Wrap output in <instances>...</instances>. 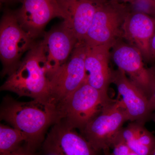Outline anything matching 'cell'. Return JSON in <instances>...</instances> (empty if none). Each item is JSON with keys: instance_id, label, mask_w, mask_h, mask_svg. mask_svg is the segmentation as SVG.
<instances>
[{"instance_id": "1", "label": "cell", "mask_w": 155, "mask_h": 155, "mask_svg": "<svg viewBox=\"0 0 155 155\" xmlns=\"http://www.w3.org/2000/svg\"><path fill=\"white\" fill-rule=\"evenodd\" d=\"M0 117L21 131L26 138L24 145L35 152L44 141L47 128L58 122L57 108L52 103L38 100L23 102L9 97L4 100Z\"/></svg>"}, {"instance_id": "2", "label": "cell", "mask_w": 155, "mask_h": 155, "mask_svg": "<svg viewBox=\"0 0 155 155\" xmlns=\"http://www.w3.org/2000/svg\"><path fill=\"white\" fill-rule=\"evenodd\" d=\"M50 85L41 41L34 44L27 51L25 58L9 74L1 90L51 103Z\"/></svg>"}, {"instance_id": "3", "label": "cell", "mask_w": 155, "mask_h": 155, "mask_svg": "<svg viewBox=\"0 0 155 155\" xmlns=\"http://www.w3.org/2000/svg\"><path fill=\"white\" fill-rule=\"evenodd\" d=\"M113 101L85 81L57 106L58 122H64L72 128L82 131Z\"/></svg>"}, {"instance_id": "4", "label": "cell", "mask_w": 155, "mask_h": 155, "mask_svg": "<svg viewBox=\"0 0 155 155\" xmlns=\"http://www.w3.org/2000/svg\"><path fill=\"white\" fill-rule=\"evenodd\" d=\"M130 12L123 3L101 0L84 41L88 47H112L122 38V26Z\"/></svg>"}, {"instance_id": "5", "label": "cell", "mask_w": 155, "mask_h": 155, "mask_svg": "<svg viewBox=\"0 0 155 155\" xmlns=\"http://www.w3.org/2000/svg\"><path fill=\"white\" fill-rule=\"evenodd\" d=\"M127 121V112L118 97L89 122L81 131L82 135L97 151L110 150Z\"/></svg>"}, {"instance_id": "6", "label": "cell", "mask_w": 155, "mask_h": 155, "mask_svg": "<svg viewBox=\"0 0 155 155\" xmlns=\"http://www.w3.org/2000/svg\"><path fill=\"white\" fill-rule=\"evenodd\" d=\"M33 40L19 25L16 13L6 11L0 24V57L4 75H9L17 67L22 55L34 45Z\"/></svg>"}, {"instance_id": "7", "label": "cell", "mask_w": 155, "mask_h": 155, "mask_svg": "<svg viewBox=\"0 0 155 155\" xmlns=\"http://www.w3.org/2000/svg\"><path fill=\"white\" fill-rule=\"evenodd\" d=\"M87 51L84 41L78 42L69 59L50 78V99L56 107L86 81Z\"/></svg>"}, {"instance_id": "8", "label": "cell", "mask_w": 155, "mask_h": 155, "mask_svg": "<svg viewBox=\"0 0 155 155\" xmlns=\"http://www.w3.org/2000/svg\"><path fill=\"white\" fill-rule=\"evenodd\" d=\"M110 57L119 69L150 99L155 84V72L145 67L140 51L119 40L112 47Z\"/></svg>"}, {"instance_id": "9", "label": "cell", "mask_w": 155, "mask_h": 155, "mask_svg": "<svg viewBox=\"0 0 155 155\" xmlns=\"http://www.w3.org/2000/svg\"><path fill=\"white\" fill-rule=\"evenodd\" d=\"M22 7L15 13L19 25L33 39L53 18L65 19L58 0H22Z\"/></svg>"}, {"instance_id": "10", "label": "cell", "mask_w": 155, "mask_h": 155, "mask_svg": "<svg viewBox=\"0 0 155 155\" xmlns=\"http://www.w3.org/2000/svg\"><path fill=\"white\" fill-rule=\"evenodd\" d=\"M112 83L117 87L129 121L144 124L153 112L147 96L119 68L112 70Z\"/></svg>"}, {"instance_id": "11", "label": "cell", "mask_w": 155, "mask_h": 155, "mask_svg": "<svg viewBox=\"0 0 155 155\" xmlns=\"http://www.w3.org/2000/svg\"><path fill=\"white\" fill-rule=\"evenodd\" d=\"M41 43L48 76L50 79L68 60L78 41L62 24L46 33Z\"/></svg>"}, {"instance_id": "12", "label": "cell", "mask_w": 155, "mask_h": 155, "mask_svg": "<svg viewBox=\"0 0 155 155\" xmlns=\"http://www.w3.org/2000/svg\"><path fill=\"white\" fill-rule=\"evenodd\" d=\"M101 0H58L65 14L63 25L84 41Z\"/></svg>"}, {"instance_id": "13", "label": "cell", "mask_w": 155, "mask_h": 155, "mask_svg": "<svg viewBox=\"0 0 155 155\" xmlns=\"http://www.w3.org/2000/svg\"><path fill=\"white\" fill-rule=\"evenodd\" d=\"M155 29V18L143 13L129 12L122 26V38L138 49L150 62V45Z\"/></svg>"}, {"instance_id": "14", "label": "cell", "mask_w": 155, "mask_h": 155, "mask_svg": "<svg viewBox=\"0 0 155 155\" xmlns=\"http://www.w3.org/2000/svg\"><path fill=\"white\" fill-rule=\"evenodd\" d=\"M111 48L107 45L87 46L85 60V81L107 97L112 83V70L109 66Z\"/></svg>"}, {"instance_id": "15", "label": "cell", "mask_w": 155, "mask_h": 155, "mask_svg": "<svg viewBox=\"0 0 155 155\" xmlns=\"http://www.w3.org/2000/svg\"><path fill=\"white\" fill-rule=\"evenodd\" d=\"M63 122L54 124L44 142L64 155H97L99 152L82 135Z\"/></svg>"}, {"instance_id": "16", "label": "cell", "mask_w": 155, "mask_h": 155, "mask_svg": "<svg viewBox=\"0 0 155 155\" xmlns=\"http://www.w3.org/2000/svg\"><path fill=\"white\" fill-rule=\"evenodd\" d=\"M144 125L131 122L120 130L114 144L122 142L139 155H150L155 148V137Z\"/></svg>"}, {"instance_id": "17", "label": "cell", "mask_w": 155, "mask_h": 155, "mask_svg": "<svg viewBox=\"0 0 155 155\" xmlns=\"http://www.w3.org/2000/svg\"><path fill=\"white\" fill-rule=\"evenodd\" d=\"M26 138L21 131L14 127L0 125V155H5L17 150L25 144Z\"/></svg>"}, {"instance_id": "18", "label": "cell", "mask_w": 155, "mask_h": 155, "mask_svg": "<svg viewBox=\"0 0 155 155\" xmlns=\"http://www.w3.org/2000/svg\"><path fill=\"white\" fill-rule=\"evenodd\" d=\"M112 149L111 152L110 150L104 151V155H139L122 142H116Z\"/></svg>"}, {"instance_id": "19", "label": "cell", "mask_w": 155, "mask_h": 155, "mask_svg": "<svg viewBox=\"0 0 155 155\" xmlns=\"http://www.w3.org/2000/svg\"><path fill=\"white\" fill-rule=\"evenodd\" d=\"M38 155H64L54 147L43 142L38 152Z\"/></svg>"}, {"instance_id": "20", "label": "cell", "mask_w": 155, "mask_h": 155, "mask_svg": "<svg viewBox=\"0 0 155 155\" xmlns=\"http://www.w3.org/2000/svg\"><path fill=\"white\" fill-rule=\"evenodd\" d=\"M5 155H38V152L31 150L24 144L17 150Z\"/></svg>"}, {"instance_id": "21", "label": "cell", "mask_w": 155, "mask_h": 155, "mask_svg": "<svg viewBox=\"0 0 155 155\" xmlns=\"http://www.w3.org/2000/svg\"><path fill=\"white\" fill-rule=\"evenodd\" d=\"M155 61V29L153 36L152 38L150 45V62Z\"/></svg>"}, {"instance_id": "22", "label": "cell", "mask_w": 155, "mask_h": 155, "mask_svg": "<svg viewBox=\"0 0 155 155\" xmlns=\"http://www.w3.org/2000/svg\"><path fill=\"white\" fill-rule=\"evenodd\" d=\"M150 107L153 111H155V84L153 89L152 93L149 99Z\"/></svg>"}, {"instance_id": "23", "label": "cell", "mask_w": 155, "mask_h": 155, "mask_svg": "<svg viewBox=\"0 0 155 155\" xmlns=\"http://www.w3.org/2000/svg\"><path fill=\"white\" fill-rule=\"evenodd\" d=\"M134 0H123V3L130 2L131 3L133 2Z\"/></svg>"}, {"instance_id": "24", "label": "cell", "mask_w": 155, "mask_h": 155, "mask_svg": "<svg viewBox=\"0 0 155 155\" xmlns=\"http://www.w3.org/2000/svg\"><path fill=\"white\" fill-rule=\"evenodd\" d=\"M150 155H155V148L153 150V151L152 152L151 154Z\"/></svg>"}, {"instance_id": "25", "label": "cell", "mask_w": 155, "mask_h": 155, "mask_svg": "<svg viewBox=\"0 0 155 155\" xmlns=\"http://www.w3.org/2000/svg\"><path fill=\"white\" fill-rule=\"evenodd\" d=\"M11 1V0H1V1L2 2H7V1Z\"/></svg>"}, {"instance_id": "26", "label": "cell", "mask_w": 155, "mask_h": 155, "mask_svg": "<svg viewBox=\"0 0 155 155\" xmlns=\"http://www.w3.org/2000/svg\"><path fill=\"white\" fill-rule=\"evenodd\" d=\"M153 69H154V70H155V68H154H154H153Z\"/></svg>"}]
</instances>
